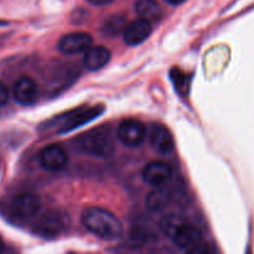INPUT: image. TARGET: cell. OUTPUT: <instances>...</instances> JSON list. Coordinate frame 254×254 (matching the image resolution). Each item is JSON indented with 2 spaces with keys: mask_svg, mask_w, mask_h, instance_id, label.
<instances>
[{
  "mask_svg": "<svg viewBox=\"0 0 254 254\" xmlns=\"http://www.w3.org/2000/svg\"><path fill=\"white\" fill-rule=\"evenodd\" d=\"M39 163L45 170L57 173L66 168L68 163V155L62 146L57 144H50L41 149L39 153Z\"/></svg>",
  "mask_w": 254,
  "mask_h": 254,
  "instance_id": "5b68a950",
  "label": "cell"
},
{
  "mask_svg": "<svg viewBox=\"0 0 254 254\" xmlns=\"http://www.w3.org/2000/svg\"><path fill=\"white\" fill-rule=\"evenodd\" d=\"M135 12L140 19L155 21L161 16V7L156 0H138L135 2Z\"/></svg>",
  "mask_w": 254,
  "mask_h": 254,
  "instance_id": "2e32d148",
  "label": "cell"
},
{
  "mask_svg": "<svg viewBox=\"0 0 254 254\" xmlns=\"http://www.w3.org/2000/svg\"><path fill=\"white\" fill-rule=\"evenodd\" d=\"M170 201V191L161 186V188H155V190H153L150 193H148V196H146L145 198V205L150 211L158 212V211L164 210V208L169 205Z\"/></svg>",
  "mask_w": 254,
  "mask_h": 254,
  "instance_id": "9a60e30c",
  "label": "cell"
},
{
  "mask_svg": "<svg viewBox=\"0 0 254 254\" xmlns=\"http://www.w3.org/2000/svg\"><path fill=\"white\" fill-rule=\"evenodd\" d=\"M165 1L170 5H179V4H183L185 0H165Z\"/></svg>",
  "mask_w": 254,
  "mask_h": 254,
  "instance_id": "7402d4cb",
  "label": "cell"
},
{
  "mask_svg": "<svg viewBox=\"0 0 254 254\" xmlns=\"http://www.w3.org/2000/svg\"><path fill=\"white\" fill-rule=\"evenodd\" d=\"M64 228V221L59 212H49L37 223V231L44 236H57Z\"/></svg>",
  "mask_w": 254,
  "mask_h": 254,
  "instance_id": "5bb4252c",
  "label": "cell"
},
{
  "mask_svg": "<svg viewBox=\"0 0 254 254\" xmlns=\"http://www.w3.org/2000/svg\"><path fill=\"white\" fill-rule=\"evenodd\" d=\"M9 97H10L9 88L6 87V84H4L1 81H0V107L5 106V104L7 103Z\"/></svg>",
  "mask_w": 254,
  "mask_h": 254,
  "instance_id": "ffe728a7",
  "label": "cell"
},
{
  "mask_svg": "<svg viewBox=\"0 0 254 254\" xmlns=\"http://www.w3.org/2000/svg\"><path fill=\"white\" fill-rule=\"evenodd\" d=\"M41 200L34 192H21L12 198L11 210L16 217L27 220L39 213Z\"/></svg>",
  "mask_w": 254,
  "mask_h": 254,
  "instance_id": "8992f818",
  "label": "cell"
},
{
  "mask_svg": "<svg viewBox=\"0 0 254 254\" xmlns=\"http://www.w3.org/2000/svg\"><path fill=\"white\" fill-rule=\"evenodd\" d=\"M89 4L94 5V6H106V5L112 4L114 0H87Z\"/></svg>",
  "mask_w": 254,
  "mask_h": 254,
  "instance_id": "44dd1931",
  "label": "cell"
},
{
  "mask_svg": "<svg viewBox=\"0 0 254 254\" xmlns=\"http://www.w3.org/2000/svg\"><path fill=\"white\" fill-rule=\"evenodd\" d=\"M93 45V37L87 32H69L59 40L57 49L64 55L86 54Z\"/></svg>",
  "mask_w": 254,
  "mask_h": 254,
  "instance_id": "277c9868",
  "label": "cell"
},
{
  "mask_svg": "<svg viewBox=\"0 0 254 254\" xmlns=\"http://www.w3.org/2000/svg\"><path fill=\"white\" fill-rule=\"evenodd\" d=\"M79 149L93 158L106 159L114 153V141L107 128H96L81 135Z\"/></svg>",
  "mask_w": 254,
  "mask_h": 254,
  "instance_id": "7a4b0ae2",
  "label": "cell"
},
{
  "mask_svg": "<svg viewBox=\"0 0 254 254\" xmlns=\"http://www.w3.org/2000/svg\"><path fill=\"white\" fill-rule=\"evenodd\" d=\"M173 242L181 250H190L202 242V232L192 223L184 222L171 237Z\"/></svg>",
  "mask_w": 254,
  "mask_h": 254,
  "instance_id": "30bf717a",
  "label": "cell"
},
{
  "mask_svg": "<svg viewBox=\"0 0 254 254\" xmlns=\"http://www.w3.org/2000/svg\"><path fill=\"white\" fill-rule=\"evenodd\" d=\"M4 252V242L1 241V238H0V254Z\"/></svg>",
  "mask_w": 254,
  "mask_h": 254,
  "instance_id": "603a6c76",
  "label": "cell"
},
{
  "mask_svg": "<svg viewBox=\"0 0 254 254\" xmlns=\"http://www.w3.org/2000/svg\"><path fill=\"white\" fill-rule=\"evenodd\" d=\"M183 223L184 221L180 220L178 216L170 215L163 220V222H161V230L164 231V233H165L166 236H169V237L171 238L174 236V233L176 232V230H178Z\"/></svg>",
  "mask_w": 254,
  "mask_h": 254,
  "instance_id": "ac0fdd59",
  "label": "cell"
},
{
  "mask_svg": "<svg viewBox=\"0 0 254 254\" xmlns=\"http://www.w3.org/2000/svg\"><path fill=\"white\" fill-rule=\"evenodd\" d=\"M127 25V17L122 14H114L112 16L107 17L102 25V34L104 36L114 37L121 32H124Z\"/></svg>",
  "mask_w": 254,
  "mask_h": 254,
  "instance_id": "e0dca14e",
  "label": "cell"
},
{
  "mask_svg": "<svg viewBox=\"0 0 254 254\" xmlns=\"http://www.w3.org/2000/svg\"><path fill=\"white\" fill-rule=\"evenodd\" d=\"M151 31H153V27H151L150 21L144 19H136L128 24V26L124 30V42L129 46H138L150 36Z\"/></svg>",
  "mask_w": 254,
  "mask_h": 254,
  "instance_id": "8fae6325",
  "label": "cell"
},
{
  "mask_svg": "<svg viewBox=\"0 0 254 254\" xmlns=\"http://www.w3.org/2000/svg\"><path fill=\"white\" fill-rule=\"evenodd\" d=\"M102 112L101 108L98 107H93V108L84 109V111H77L74 113H72L71 116L67 117V119L64 121V126H62L61 131H69L73 130V129L78 128V127L83 126V124L88 123V122L93 121L97 116Z\"/></svg>",
  "mask_w": 254,
  "mask_h": 254,
  "instance_id": "4fadbf2b",
  "label": "cell"
},
{
  "mask_svg": "<svg viewBox=\"0 0 254 254\" xmlns=\"http://www.w3.org/2000/svg\"><path fill=\"white\" fill-rule=\"evenodd\" d=\"M149 143L159 154H169L173 151L175 141L171 131L161 124H153L149 128Z\"/></svg>",
  "mask_w": 254,
  "mask_h": 254,
  "instance_id": "9c48e42d",
  "label": "cell"
},
{
  "mask_svg": "<svg viewBox=\"0 0 254 254\" xmlns=\"http://www.w3.org/2000/svg\"><path fill=\"white\" fill-rule=\"evenodd\" d=\"M143 180L153 188H161L173 176V169L165 161H151L143 169Z\"/></svg>",
  "mask_w": 254,
  "mask_h": 254,
  "instance_id": "52a82bcc",
  "label": "cell"
},
{
  "mask_svg": "<svg viewBox=\"0 0 254 254\" xmlns=\"http://www.w3.org/2000/svg\"><path fill=\"white\" fill-rule=\"evenodd\" d=\"M111 61V51L104 46H92L84 54L83 64L88 71H98Z\"/></svg>",
  "mask_w": 254,
  "mask_h": 254,
  "instance_id": "7c38bea8",
  "label": "cell"
},
{
  "mask_svg": "<svg viewBox=\"0 0 254 254\" xmlns=\"http://www.w3.org/2000/svg\"><path fill=\"white\" fill-rule=\"evenodd\" d=\"M12 94H14L15 101L21 106H32L36 103L39 98V86L30 77H21L14 84Z\"/></svg>",
  "mask_w": 254,
  "mask_h": 254,
  "instance_id": "ba28073f",
  "label": "cell"
},
{
  "mask_svg": "<svg viewBox=\"0 0 254 254\" xmlns=\"http://www.w3.org/2000/svg\"><path fill=\"white\" fill-rule=\"evenodd\" d=\"M186 254H217V251H216L215 246L202 241L201 243L196 245L195 247L190 248Z\"/></svg>",
  "mask_w": 254,
  "mask_h": 254,
  "instance_id": "d6986e66",
  "label": "cell"
},
{
  "mask_svg": "<svg viewBox=\"0 0 254 254\" xmlns=\"http://www.w3.org/2000/svg\"><path fill=\"white\" fill-rule=\"evenodd\" d=\"M82 223L88 232L104 241H117L123 235V225L114 213L102 207H87Z\"/></svg>",
  "mask_w": 254,
  "mask_h": 254,
  "instance_id": "6da1fadb",
  "label": "cell"
},
{
  "mask_svg": "<svg viewBox=\"0 0 254 254\" xmlns=\"http://www.w3.org/2000/svg\"><path fill=\"white\" fill-rule=\"evenodd\" d=\"M148 135L146 127L136 119H126L121 122L117 129V136L123 145L128 148H138Z\"/></svg>",
  "mask_w": 254,
  "mask_h": 254,
  "instance_id": "3957f363",
  "label": "cell"
}]
</instances>
